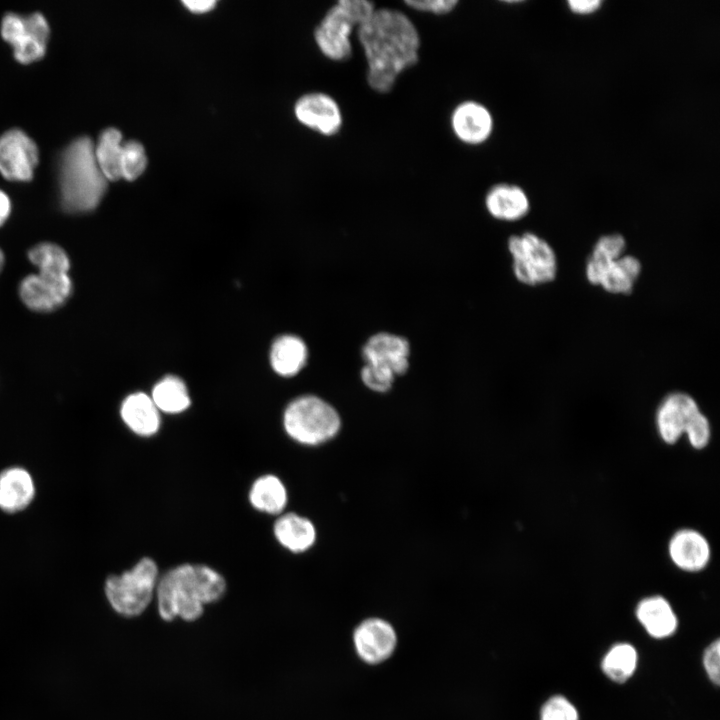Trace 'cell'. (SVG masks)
<instances>
[{
    "mask_svg": "<svg viewBox=\"0 0 720 720\" xmlns=\"http://www.w3.org/2000/svg\"><path fill=\"white\" fill-rule=\"evenodd\" d=\"M360 352L363 364L387 369L396 377L405 375L410 368L411 344L396 333L379 331L370 335Z\"/></svg>",
    "mask_w": 720,
    "mask_h": 720,
    "instance_id": "30bf717a",
    "label": "cell"
},
{
    "mask_svg": "<svg viewBox=\"0 0 720 720\" xmlns=\"http://www.w3.org/2000/svg\"><path fill=\"white\" fill-rule=\"evenodd\" d=\"M356 33L367 64V83L377 93L390 92L398 77L419 60V32L399 10L375 9Z\"/></svg>",
    "mask_w": 720,
    "mask_h": 720,
    "instance_id": "6da1fadb",
    "label": "cell"
},
{
    "mask_svg": "<svg viewBox=\"0 0 720 720\" xmlns=\"http://www.w3.org/2000/svg\"><path fill=\"white\" fill-rule=\"evenodd\" d=\"M277 541L293 553L309 550L316 540V529L308 518L290 512L280 516L273 527Z\"/></svg>",
    "mask_w": 720,
    "mask_h": 720,
    "instance_id": "44dd1931",
    "label": "cell"
},
{
    "mask_svg": "<svg viewBox=\"0 0 720 720\" xmlns=\"http://www.w3.org/2000/svg\"><path fill=\"white\" fill-rule=\"evenodd\" d=\"M668 552L672 562L688 572H696L706 567L710 560L711 549L707 539L694 529H681L671 538Z\"/></svg>",
    "mask_w": 720,
    "mask_h": 720,
    "instance_id": "ac0fdd59",
    "label": "cell"
},
{
    "mask_svg": "<svg viewBox=\"0 0 720 720\" xmlns=\"http://www.w3.org/2000/svg\"><path fill=\"white\" fill-rule=\"evenodd\" d=\"M226 590L224 577L203 564L185 563L167 571L158 579L157 608L165 621L198 619L204 606L218 601Z\"/></svg>",
    "mask_w": 720,
    "mask_h": 720,
    "instance_id": "7a4b0ae2",
    "label": "cell"
},
{
    "mask_svg": "<svg viewBox=\"0 0 720 720\" xmlns=\"http://www.w3.org/2000/svg\"><path fill=\"white\" fill-rule=\"evenodd\" d=\"M249 501L258 511L279 514L286 507L288 494L283 482L272 474L257 478L251 486Z\"/></svg>",
    "mask_w": 720,
    "mask_h": 720,
    "instance_id": "cb8c5ba5",
    "label": "cell"
},
{
    "mask_svg": "<svg viewBox=\"0 0 720 720\" xmlns=\"http://www.w3.org/2000/svg\"><path fill=\"white\" fill-rule=\"evenodd\" d=\"M626 241L620 234H609L600 237L595 243L592 253L608 258H619L624 255Z\"/></svg>",
    "mask_w": 720,
    "mask_h": 720,
    "instance_id": "d6a6232c",
    "label": "cell"
},
{
    "mask_svg": "<svg viewBox=\"0 0 720 720\" xmlns=\"http://www.w3.org/2000/svg\"><path fill=\"white\" fill-rule=\"evenodd\" d=\"M159 410L151 397L142 392L129 394L121 403L120 416L136 435L150 437L160 428Z\"/></svg>",
    "mask_w": 720,
    "mask_h": 720,
    "instance_id": "ffe728a7",
    "label": "cell"
},
{
    "mask_svg": "<svg viewBox=\"0 0 720 720\" xmlns=\"http://www.w3.org/2000/svg\"><path fill=\"white\" fill-rule=\"evenodd\" d=\"M599 0H569L567 2L569 8L577 14H590L599 9L601 6Z\"/></svg>",
    "mask_w": 720,
    "mask_h": 720,
    "instance_id": "d590c367",
    "label": "cell"
},
{
    "mask_svg": "<svg viewBox=\"0 0 720 720\" xmlns=\"http://www.w3.org/2000/svg\"><path fill=\"white\" fill-rule=\"evenodd\" d=\"M49 33V24L39 11L29 14L6 12L1 21V35L11 43L15 58L22 63L32 62L45 54Z\"/></svg>",
    "mask_w": 720,
    "mask_h": 720,
    "instance_id": "ba28073f",
    "label": "cell"
},
{
    "mask_svg": "<svg viewBox=\"0 0 720 720\" xmlns=\"http://www.w3.org/2000/svg\"><path fill=\"white\" fill-rule=\"evenodd\" d=\"M158 583L156 562L143 557L130 570L107 577L104 584L106 599L119 615H140L150 604Z\"/></svg>",
    "mask_w": 720,
    "mask_h": 720,
    "instance_id": "8992f818",
    "label": "cell"
},
{
    "mask_svg": "<svg viewBox=\"0 0 720 720\" xmlns=\"http://www.w3.org/2000/svg\"><path fill=\"white\" fill-rule=\"evenodd\" d=\"M307 357V346L296 335L280 336L274 341L270 352L272 368L285 377L299 373L304 368Z\"/></svg>",
    "mask_w": 720,
    "mask_h": 720,
    "instance_id": "603a6c76",
    "label": "cell"
},
{
    "mask_svg": "<svg viewBox=\"0 0 720 720\" xmlns=\"http://www.w3.org/2000/svg\"><path fill=\"white\" fill-rule=\"evenodd\" d=\"M35 141L22 129L13 127L0 135V172L10 180H30L38 163Z\"/></svg>",
    "mask_w": 720,
    "mask_h": 720,
    "instance_id": "7c38bea8",
    "label": "cell"
},
{
    "mask_svg": "<svg viewBox=\"0 0 720 720\" xmlns=\"http://www.w3.org/2000/svg\"><path fill=\"white\" fill-rule=\"evenodd\" d=\"M540 720H579L575 706L564 696L556 695L542 706Z\"/></svg>",
    "mask_w": 720,
    "mask_h": 720,
    "instance_id": "4dcf8cb0",
    "label": "cell"
},
{
    "mask_svg": "<svg viewBox=\"0 0 720 720\" xmlns=\"http://www.w3.org/2000/svg\"><path fill=\"white\" fill-rule=\"evenodd\" d=\"M484 202L488 213L493 218L506 222L522 219L530 209L529 198L525 191L517 185L507 183L491 187Z\"/></svg>",
    "mask_w": 720,
    "mask_h": 720,
    "instance_id": "d6986e66",
    "label": "cell"
},
{
    "mask_svg": "<svg viewBox=\"0 0 720 720\" xmlns=\"http://www.w3.org/2000/svg\"><path fill=\"white\" fill-rule=\"evenodd\" d=\"M641 273L640 261L631 255L616 259L589 257L585 267L587 280L612 294H630Z\"/></svg>",
    "mask_w": 720,
    "mask_h": 720,
    "instance_id": "8fae6325",
    "label": "cell"
},
{
    "mask_svg": "<svg viewBox=\"0 0 720 720\" xmlns=\"http://www.w3.org/2000/svg\"><path fill=\"white\" fill-rule=\"evenodd\" d=\"M699 412L696 400L689 394L673 392L667 395L656 413V425L661 439L667 444L677 442Z\"/></svg>",
    "mask_w": 720,
    "mask_h": 720,
    "instance_id": "5bb4252c",
    "label": "cell"
},
{
    "mask_svg": "<svg viewBox=\"0 0 720 720\" xmlns=\"http://www.w3.org/2000/svg\"><path fill=\"white\" fill-rule=\"evenodd\" d=\"M151 399L159 411L178 414L190 406L185 383L176 376H166L153 388Z\"/></svg>",
    "mask_w": 720,
    "mask_h": 720,
    "instance_id": "484cf974",
    "label": "cell"
},
{
    "mask_svg": "<svg viewBox=\"0 0 720 720\" xmlns=\"http://www.w3.org/2000/svg\"><path fill=\"white\" fill-rule=\"evenodd\" d=\"M183 5L191 12L193 13H206L210 10H212L215 5L216 1L213 0H201V1H183Z\"/></svg>",
    "mask_w": 720,
    "mask_h": 720,
    "instance_id": "8d00e7d4",
    "label": "cell"
},
{
    "mask_svg": "<svg viewBox=\"0 0 720 720\" xmlns=\"http://www.w3.org/2000/svg\"><path fill=\"white\" fill-rule=\"evenodd\" d=\"M692 447H706L711 437V427L707 417L700 411L691 421L685 433Z\"/></svg>",
    "mask_w": 720,
    "mask_h": 720,
    "instance_id": "1f68e13d",
    "label": "cell"
},
{
    "mask_svg": "<svg viewBox=\"0 0 720 720\" xmlns=\"http://www.w3.org/2000/svg\"><path fill=\"white\" fill-rule=\"evenodd\" d=\"M396 378L391 371L370 364H363L360 370V379L363 385L376 393L390 391Z\"/></svg>",
    "mask_w": 720,
    "mask_h": 720,
    "instance_id": "f546056e",
    "label": "cell"
},
{
    "mask_svg": "<svg viewBox=\"0 0 720 720\" xmlns=\"http://www.w3.org/2000/svg\"><path fill=\"white\" fill-rule=\"evenodd\" d=\"M404 3L413 10L438 16L449 14L458 5L455 0H407Z\"/></svg>",
    "mask_w": 720,
    "mask_h": 720,
    "instance_id": "836d02e7",
    "label": "cell"
},
{
    "mask_svg": "<svg viewBox=\"0 0 720 720\" xmlns=\"http://www.w3.org/2000/svg\"><path fill=\"white\" fill-rule=\"evenodd\" d=\"M703 663L709 679L716 685L720 680V643L719 639L711 643L704 652Z\"/></svg>",
    "mask_w": 720,
    "mask_h": 720,
    "instance_id": "e575fe53",
    "label": "cell"
},
{
    "mask_svg": "<svg viewBox=\"0 0 720 720\" xmlns=\"http://www.w3.org/2000/svg\"><path fill=\"white\" fill-rule=\"evenodd\" d=\"M637 665L635 648L628 643L614 645L602 660V670L611 680L623 683L634 673Z\"/></svg>",
    "mask_w": 720,
    "mask_h": 720,
    "instance_id": "4316f807",
    "label": "cell"
},
{
    "mask_svg": "<svg viewBox=\"0 0 720 720\" xmlns=\"http://www.w3.org/2000/svg\"><path fill=\"white\" fill-rule=\"evenodd\" d=\"M10 211V198L2 189H0V226L5 223L10 215Z\"/></svg>",
    "mask_w": 720,
    "mask_h": 720,
    "instance_id": "74e56055",
    "label": "cell"
},
{
    "mask_svg": "<svg viewBox=\"0 0 720 720\" xmlns=\"http://www.w3.org/2000/svg\"><path fill=\"white\" fill-rule=\"evenodd\" d=\"M295 115L304 126L324 136L336 135L343 125L342 111L330 95L314 92L303 95L295 104Z\"/></svg>",
    "mask_w": 720,
    "mask_h": 720,
    "instance_id": "4fadbf2b",
    "label": "cell"
},
{
    "mask_svg": "<svg viewBox=\"0 0 720 720\" xmlns=\"http://www.w3.org/2000/svg\"><path fill=\"white\" fill-rule=\"evenodd\" d=\"M4 264H5V255L2 251V249L0 248V272L2 271Z\"/></svg>",
    "mask_w": 720,
    "mask_h": 720,
    "instance_id": "f35d334b",
    "label": "cell"
},
{
    "mask_svg": "<svg viewBox=\"0 0 720 720\" xmlns=\"http://www.w3.org/2000/svg\"><path fill=\"white\" fill-rule=\"evenodd\" d=\"M283 425L288 436L306 446H318L333 439L342 421L337 409L315 395H303L285 409Z\"/></svg>",
    "mask_w": 720,
    "mask_h": 720,
    "instance_id": "5b68a950",
    "label": "cell"
},
{
    "mask_svg": "<svg viewBox=\"0 0 720 720\" xmlns=\"http://www.w3.org/2000/svg\"><path fill=\"white\" fill-rule=\"evenodd\" d=\"M95 144L88 135L75 137L61 152L59 161L60 203L68 212H87L96 208L107 179L96 161Z\"/></svg>",
    "mask_w": 720,
    "mask_h": 720,
    "instance_id": "3957f363",
    "label": "cell"
},
{
    "mask_svg": "<svg viewBox=\"0 0 720 720\" xmlns=\"http://www.w3.org/2000/svg\"><path fill=\"white\" fill-rule=\"evenodd\" d=\"M512 270L522 284L538 286L553 281L557 274V257L543 238L532 232L512 235L507 241Z\"/></svg>",
    "mask_w": 720,
    "mask_h": 720,
    "instance_id": "52a82bcc",
    "label": "cell"
},
{
    "mask_svg": "<svg viewBox=\"0 0 720 720\" xmlns=\"http://www.w3.org/2000/svg\"><path fill=\"white\" fill-rule=\"evenodd\" d=\"M354 645L361 659L376 664L392 654L396 635L388 622L380 618H369L355 630Z\"/></svg>",
    "mask_w": 720,
    "mask_h": 720,
    "instance_id": "2e32d148",
    "label": "cell"
},
{
    "mask_svg": "<svg viewBox=\"0 0 720 720\" xmlns=\"http://www.w3.org/2000/svg\"><path fill=\"white\" fill-rule=\"evenodd\" d=\"M450 125L459 141L467 145H480L491 136L494 123L486 106L474 100H466L453 109Z\"/></svg>",
    "mask_w": 720,
    "mask_h": 720,
    "instance_id": "9a60e30c",
    "label": "cell"
},
{
    "mask_svg": "<svg viewBox=\"0 0 720 720\" xmlns=\"http://www.w3.org/2000/svg\"><path fill=\"white\" fill-rule=\"evenodd\" d=\"M368 0H339L324 15L314 32L315 42L324 56L332 61H346L352 56L351 35L375 11Z\"/></svg>",
    "mask_w": 720,
    "mask_h": 720,
    "instance_id": "277c9868",
    "label": "cell"
},
{
    "mask_svg": "<svg viewBox=\"0 0 720 720\" xmlns=\"http://www.w3.org/2000/svg\"><path fill=\"white\" fill-rule=\"evenodd\" d=\"M146 165L145 149L140 142L129 140L122 144L121 178L129 181L135 180L144 172Z\"/></svg>",
    "mask_w": 720,
    "mask_h": 720,
    "instance_id": "f1b7e54d",
    "label": "cell"
},
{
    "mask_svg": "<svg viewBox=\"0 0 720 720\" xmlns=\"http://www.w3.org/2000/svg\"><path fill=\"white\" fill-rule=\"evenodd\" d=\"M122 134L115 127L101 131L94 152L96 161L107 180L121 178Z\"/></svg>",
    "mask_w": 720,
    "mask_h": 720,
    "instance_id": "d4e9b609",
    "label": "cell"
},
{
    "mask_svg": "<svg viewBox=\"0 0 720 720\" xmlns=\"http://www.w3.org/2000/svg\"><path fill=\"white\" fill-rule=\"evenodd\" d=\"M73 283L69 274L37 272L24 277L18 288L23 304L35 312H52L71 296Z\"/></svg>",
    "mask_w": 720,
    "mask_h": 720,
    "instance_id": "9c48e42d",
    "label": "cell"
},
{
    "mask_svg": "<svg viewBox=\"0 0 720 720\" xmlns=\"http://www.w3.org/2000/svg\"><path fill=\"white\" fill-rule=\"evenodd\" d=\"M36 495L32 474L24 467L11 466L0 472V510L16 514L27 509Z\"/></svg>",
    "mask_w": 720,
    "mask_h": 720,
    "instance_id": "e0dca14e",
    "label": "cell"
},
{
    "mask_svg": "<svg viewBox=\"0 0 720 720\" xmlns=\"http://www.w3.org/2000/svg\"><path fill=\"white\" fill-rule=\"evenodd\" d=\"M636 616L647 633L654 638L668 637L677 627V618L671 605L661 596L641 600L636 608Z\"/></svg>",
    "mask_w": 720,
    "mask_h": 720,
    "instance_id": "7402d4cb",
    "label": "cell"
},
{
    "mask_svg": "<svg viewBox=\"0 0 720 720\" xmlns=\"http://www.w3.org/2000/svg\"><path fill=\"white\" fill-rule=\"evenodd\" d=\"M27 256L38 272L69 274L70 258L64 248L55 243H38L29 249Z\"/></svg>",
    "mask_w": 720,
    "mask_h": 720,
    "instance_id": "83f0119b",
    "label": "cell"
}]
</instances>
